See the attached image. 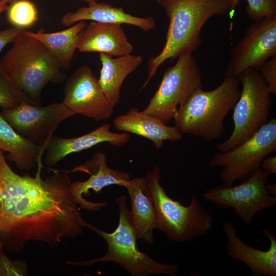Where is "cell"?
I'll list each match as a JSON object with an SVG mask.
<instances>
[{
  "label": "cell",
  "instance_id": "obj_1",
  "mask_svg": "<svg viewBox=\"0 0 276 276\" xmlns=\"http://www.w3.org/2000/svg\"><path fill=\"white\" fill-rule=\"evenodd\" d=\"M0 149V239L4 249L18 253L29 241L55 246L63 238L82 233L84 220L71 191L70 177L49 168L54 175L42 179L41 160L35 177L15 173Z\"/></svg>",
  "mask_w": 276,
  "mask_h": 276
},
{
  "label": "cell",
  "instance_id": "obj_2",
  "mask_svg": "<svg viewBox=\"0 0 276 276\" xmlns=\"http://www.w3.org/2000/svg\"><path fill=\"white\" fill-rule=\"evenodd\" d=\"M169 19L165 45L160 53L150 58L148 77L141 89L167 60L193 54L200 45L201 30L214 16L232 13L231 0H158Z\"/></svg>",
  "mask_w": 276,
  "mask_h": 276
},
{
  "label": "cell",
  "instance_id": "obj_3",
  "mask_svg": "<svg viewBox=\"0 0 276 276\" xmlns=\"http://www.w3.org/2000/svg\"><path fill=\"white\" fill-rule=\"evenodd\" d=\"M116 203L119 212V223L112 233H107L98 227L84 222L87 227L100 235L107 244V250L102 257L80 261H67L74 266H90L97 263L112 262L127 271L132 276H148L162 274L177 275L179 270L178 264L160 263L149 255L140 250L137 239L130 210L124 195L117 197Z\"/></svg>",
  "mask_w": 276,
  "mask_h": 276
},
{
  "label": "cell",
  "instance_id": "obj_4",
  "mask_svg": "<svg viewBox=\"0 0 276 276\" xmlns=\"http://www.w3.org/2000/svg\"><path fill=\"white\" fill-rule=\"evenodd\" d=\"M241 92L237 78L225 77L210 91L199 89L178 107L174 126L181 133L208 142L220 139L224 133V120L234 108Z\"/></svg>",
  "mask_w": 276,
  "mask_h": 276
},
{
  "label": "cell",
  "instance_id": "obj_5",
  "mask_svg": "<svg viewBox=\"0 0 276 276\" xmlns=\"http://www.w3.org/2000/svg\"><path fill=\"white\" fill-rule=\"evenodd\" d=\"M160 173L156 166L144 177L155 211L156 229L169 241L179 243L193 241L208 233L213 227L212 216L193 194L187 205L169 197L160 185Z\"/></svg>",
  "mask_w": 276,
  "mask_h": 276
},
{
  "label": "cell",
  "instance_id": "obj_6",
  "mask_svg": "<svg viewBox=\"0 0 276 276\" xmlns=\"http://www.w3.org/2000/svg\"><path fill=\"white\" fill-rule=\"evenodd\" d=\"M25 30L0 59V65L12 81L40 105V94L49 82L64 77L62 68L44 45Z\"/></svg>",
  "mask_w": 276,
  "mask_h": 276
},
{
  "label": "cell",
  "instance_id": "obj_7",
  "mask_svg": "<svg viewBox=\"0 0 276 276\" xmlns=\"http://www.w3.org/2000/svg\"><path fill=\"white\" fill-rule=\"evenodd\" d=\"M237 78L241 88L233 108L234 128L230 136L217 145L220 152L242 143L269 121L271 94L259 71L250 68L241 73Z\"/></svg>",
  "mask_w": 276,
  "mask_h": 276
},
{
  "label": "cell",
  "instance_id": "obj_8",
  "mask_svg": "<svg viewBox=\"0 0 276 276\" xmlns=\"http://www.w3.org/2000/svg\"><path fill=\"white\" fill-rule=\"evenodd\" d=\"M177 59L166 70L158 89L142 111L166 124L174 119L178 107L203 86L200 68L193 54H183Z\"/></svg>",
  "mask_w": 276,
  "mask_h": 276
},
{
  "label": "cell",
  "instance_id": "obj_9",
  "mask_svg": "<svg viewBox=\"0 0 276 276\" xmlns=\"http://www.w3.org/2000/svg\"><path fill=\"white\" fill-rule=\"evenodd\" d=\"M276 151V119L272 118L250 138L232 149L215 154L211 167H222L220 180L225 186L244 181L258 168L263 159Z\"/></svg>",
  "mask_w": 276,
  "mask_h": 276
},
{
  "label": "cell",
  "instance_id": "obj_10",
  "mask_svg": "<svg viewBox=\"0 0 276 276\" xmlns=\"http://www.w3.org/2000/svg\"><path fill=\"white\" fill-rule=\"evenodd\" d=\"M267 177L259 168L242 183L215 186L204 192L202 197L219 208L233 209L238 217L249 225L258 213L276 204V196L266 187Z\"/></svg>",
  "mask_w": 276,
  "mask_h": 276
},
{
  "label": "cell",
  "instance_id": "obj_11",
  "mask_svg": "<svg viewBox=\"0 0 276 276\" xmlns=\"http://www.w3.org/2000/svg\"><path fill=\"white\" fill-rule=\"evenodd\" d=\"M276 55V16L265 17L250 24L243 37L230 51L225 77L237 78L244 71L258 68Z\"/></svg>",
  "mask_w": 276,
  "mask_h": 276
},
{
  "label": "cell",
  "instance_id": "obj_12",
  "mask_svg": "<svg viewBox=\"0 0 276 276\" xmlns=\"http://www.w3.org/2000/svg\"><path fill=\"white\" fill-rule=\"evenodd\" d=\"M1 114L21 136L46 147L60 123L75 114L62 102H56L45 106L23 103Z\"/></svg>",
  "mask_w": 276,
  "mask_h": 276
},
{
  "label": "cell",
  "instance_id": "obj_13",
  "mask_svg": "<svg viewBox=\"0 0 276 276\" xmlns=\"http://www.w3.org/2000/svg\"><path fill=\"white\" fill-rule=\"evenodd\" d=\"M62 103L75 114L96 122L110 118L113 112L114 107L87 65L79 67L67 79Z\"/></svg>",
  "mask_w": 276,
  "mask_h": 276
},
{
  "label": "cell",
  "instance_id": "obj_14",
  "mask_svg": "<svg viewBox=\"0 0 276 276\" xmlns=\"http://www.w3.org/2000/svg\"><path fill=\"white\" fill-rule=\"evenodd\" d=\"M105 153L97 151L85 163L65 173L76 171L83 172L89 175V178L83 181H76L71 185V191L75 200L80 208L91 211H97L105 206V202H96L88 201L84 196H89V190L96 193H100L103 188L110 185L125 187L130 179L129 173L110 168L106 163Z\"/></svg>",
  "mask_w": 276,
  "mask_h": 276
},
{
  "label": "cell",
  "instance_id": "obj_15",
  "mask_svg": "<svg viewBox=\"0 0 276 276\" xmlns=\"http://www.w3.org/2000/svg\"><path fill=\"white\" fill-rule=\"evenodd\" d=\"M222 230L226 237V253L232 260L243 263L253 276L276 275V236L272 232L262 230L263 234L269 240L270 246L267 250H262L246 244L230 221L224 222Z\"/></svg>",
  "mask_w": 276,
  "mask_h": 276
},
{
  "label": "cell",
  "instance_id": "obj_16",
  "mask_svg": "<svg viewBox=\"0 0 276 276\" xmlns=\"http://www.w3.org/2000/svg\"><path fill=\"white\" fill-rule=\"evenodd\" d=\"M111 125L104 124L94 131L74 138H62L52 136L48 142L44 158L49 166L56 165L71 153L79 152L102 143H108L115 147H122L129 140L127 132L115 133L110 131Z\"/></svg>",
  "mask_w": 276,
  "mask_h": 276
},
{
  "label": "cell",
  "instance_id": "obj_17",
  "mask_svg": "<svg viewBox=\"0 0 276 276\" xmlns=\"http://www.w3.org/2000/svg\"><path fill=\"white\" fill-rule=\"evenodd\" d=\"M77 49L118 57L131 54L133 48L121 24L92 21L85 28Z\"/></svg>",
  "mask_w": 276,
  "mask_h": 276
},
{
  "label": "cell",
  "instance_id": "obj_18",
  "mask_svg": "<svg viewBox=\"0 0 276 276\" xmlns=\"http://www.w3.org/2000/svg\"><path fill=\"white\" fill-rule=\"evenodd\" d=\"M116 129L140 135L151 140L157 149L166 141L178 142L182 139V133L175 126H169L159 119L131 108L126 113L117 117L113 121Z\"/></svg>",
  "mask_w": 276,
  "mask_h": 276
},
{
  "label": "cell",
  "instance_id": "obj_19",
  "mask_svg": "<svg viewBox=\"0 0 276 276\" xmlns=\"http://www.w3.org/2000/svg\"><path fill=\"white\" fill-rule=\"evenodd\" d=\"M128 24L140 28L144 31H149L156 27L152 17H140L126 13L122 7H114L109 4L98 2L81 7L75 12H68L61 18L63 25L70 27L82 20Z\"/></svg>",
  "mask_w": 276,
  "mask_h": 276
},
{
  "label": "cell",
  "instance_id": "obj_20",
  "mask_svg": "<svg viewBox=\"0 0 276 276\" xmlns=\"http://www.w3.org/2000/svg\"><path fill=\"white\" fill-rule=\"evenodd\" d=\"M99 59L102 67L99 82L107 100L114 107L120 99L123 82L140 66L143 58L131 54L112 57L99 53Z\"/></svg>",
  "mask_w": 276,
  "mask_h": 276
},
{
  "label": "cell",
  "instance_id": "obj_21",
  "mask_svg": "<svg viewBox=\"0 0 276 276\" xmlns=\"http://www.w3.org/2000/svg\"><path fill=\"white\" fill-rule=\"evenodd\" d=\"M125 187L130 199V213L137 238L152 244L154 241L153 232L156 229V218L152 201L146 189L144 178L130 179Z\"/></svg>",
  "mask_w": 276,
  "mask_h": 276
},
{
  "label": "cell",
  "instance_id": "obj_22",
  "mask_svg": "<svg viewBox=\"0 0 276 276\" xmlns=\"http://www.w3.org/2000/svg\"><path fill=\"white\" fill-rule=\"evenodd\" d=\"M45 148L19 135L0 113V149L9 152L7 159L15 163L17 168L31 169L41 160Z\"/></svg>",
  "mask_w": 276,
  "mask_h": 276
},
{
  "label": "cell",
  "instance_id": "obj_23",
  "mask_svg": "<svg viewBox=\"0 0 276 276\" xmlns=\"http://www.w3.org/2000/svg\"><path fill=\"white\" fill-rule=\"evenodd\" d=\"M85 20L78 21L68 28L46 33L44 29L34 32L25 30L28 35L41 42L55 58L62 68L70 66L82 33L87 25Z\"/></svg>",
  "mask_w": 276,
  "mask_h": 276
},
{
  "label": "cell",
  "instance_id": "obj_24",
  "mask_svg": "<svg viewBox=\"0 0 276 276\" xmlns=\"http://www.w3.org/2000/svg\"><path fill=\"white\" fill-rule=\"evenodd\" d=\"M23 103L40 105L12 81L0 65V107L3 110H8Z\"/></svg>",
  "mask_w": 276,
  "mask_h": 276
},
{
  "label": "cell",
  "instance_id": "obj_25",
  "mask_svg": "<svg viewBox=\"0 0 276 276\" xmlns=\"http://www.w3.org/2000/svg\"><path fill=\"white\" fill-rule=\"evenodd\" d=\"M6 11L8 21L13 27L26 30L38 19V9L29 0H17L11 3Z\"/></svg>",
  "mask_w": 276,
  "mask_h": 276
},
{
  "label": "cell",
  "instance_id": "obj_26",
  "mask_svg": "<svg viewBox=\"0 0 276 276\" xmlns=\"http://www.w3.org/2000/svg\"><path fill=\"white\" fill-rule=\"evenodd\" d=\"M245 13L254 21L265 17L276 16V0H246ZM240 0H231L232 13L238 6Z\"/></svg>",
  "mask_w": 276,
  "mask_h": 276
},
{
  "label": "cell",
  "instance_id": "obj_27",
  "mask_svg": "<svg viewBox=\"0 0 276 276\" xmlns=\"http://www.w3.org/2000/svg\"><path fill=\"white\" fill-rule=\"evenodd\" d=\"M259 73L272 95L276 94V55L263 63L258 68Z\"/></svg>",
  "mask_w": 276,
  "mask_h": 276
},
{
  "label": "cell",
  "instance_id": "obj_28",
  "mask_svg": "<svg viewBox=\"0 0 276 276\" xmlns=\"http://www.w3.org/2000/svg\"><path fill=\"white\" fill-rule=\"evenodd\" d=\"M25 29L12 27L0 31V53L8 44L13 43L19 35Z\"/></svg>",
  "mask_w": 276,
  "mask_h": 276
},
{
  "label": "cell",
  "instance_id": "obj_29",
  "mask_svg": "<svg viewBox=\"0 0 276 276\" xmlns=\"http://www.w3.org/2000/svg\"><path fill=\"white\" fill-rule=\"evenodd\" d=\"M18 263L9 260L5 254L0 259V275H21V271L18 267Z\"/></svg>",
  "mask_w": 276,
  "mask_h": 276
},
{
  "label": "cell",
  "instance_id": "obj_30",
  "mask_svg": "<svg viewBox=\"0 0 276 276\" xmlns=\"http://www.w3.org/2000/svg\"><path fill=\"white\" fill-rule=\"evenodd\" d=\"M260 169L268 176L276 173V155L266 157L262 161Z\"/></svg>",
  "mask_w": 276,
  "mask_h": 276
},
{
  "label": "cell",
  "instance_id": "obj_31",
  "mask_svg": "<svg viewBox=\"0 0 276 276\" xmlns=\"http://www.w3.org/2000/svg\"><path fill=\"white\" fill-rule=\"evenodd\" d=\"M266 189L269 193L273 196H276V186L273 182L267 183L266 184Z\"/></svg>",
  "mask_w": 276,
  "mask_h": 276
},
{
  "label": "cell",
  "instance_id": "obj_32",
  "mask_svg": "<svg viewBox=\"0 0 276 276\" xmlns=\"http://www.w3.org/2000/svg\"><path fill=\"white\" fill-rule=\"evenodd\" d=\"M8 7V4L3 1L0 0V14L6 11Z\"/></svg>",
  "mask_w": 276,
  "mask_h": 276
},
{
  "label": "cell",
  "instance_id": "obj_33",
  "mask_svg": "<svg viewBox=\"0 0 276 276\" xmlns=\"http://www.w3.org/2000/svg\"><path fill=\"white\" fill-rule=\"evenodd\" d=\"M4 249L3 243L0 239V259L2 256L5 254Z\"/></svg>",
  "mask_w": 276,
  "mask_h": 276
},
{
  "label": "cell",
  "instance_id": "obj_34",
  "mask_svg": "<svg viewBox=\"0 0 276 276\" xmlns=\"http://www.w3.org/2000/svg\"><path fill=\"white\" fill-rule=\"evenodd\" d=\"M79 1H81L82 2H86L89 4V3H91L94 2H98L100 0H79Z\"/></svg>",
  "mask_w": 276,
  "mask_h": 276
},
{
  "label": "cell",
  "instance_id": "obj_35",
  "mask_svg": "<svg viewBox=\"0 0 276 276\" xmlns=\"http://www.w3.org/2000/svg\"><path fill=\"white\" fill-rule=\"evenodd\" d=\"M1 1H3L4 2H5V3H6L7 4H8V3H12L17 0H1Z\"/></svg>",
  "mask_w": 276,
  "mask_h": 276
},
{
  "label": "cell",
  "instance_id": "obj_36",
  "mask_svg": "<svg viewBox=\"0 0 276 276\" xmlns=\"http://www.w3.org/2000/svg\"><path fill=\"white\" fill-rule=\"evenodd\" d=\"M156 1H158V0H156Z\"/></svg>",
  "mask_w": 276,
  "mask_h": 276
}]
</instances>
